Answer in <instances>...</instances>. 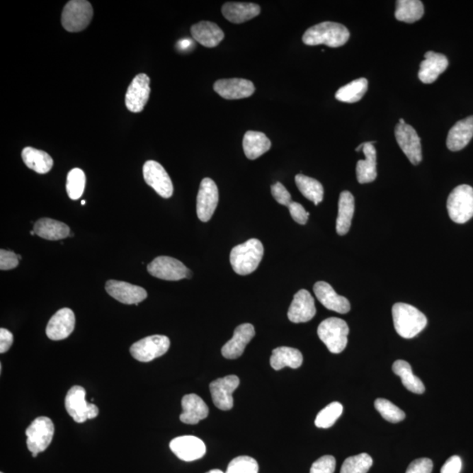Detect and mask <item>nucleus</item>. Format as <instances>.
<instances>
[{
	"mask_svg": "<svg viewBox=\"0 0 473 473\" xmlns=\"http://www.w3.org/2000/svg\"><path fill=\"white\" fill-rule=\"evenodd\" d=\"M350 38V32L345 25L337 22L325 21L306 30L302 42L308 46L324 44L330 47L345 45Z\"/></svg>",
	"mask_w": 473,
	"mask_h": 473,
	"instance_id": "f257e3e1",
	"label": "nucleus"
},
{
	"mask_svg": "<svg viewBox=\"0 0 473 473\" xmlns=\"http://www.w3.org/2000/svg\"><path fill=\"white\" fill-rule=\"evenodd\" d=\"M395 331L401 338H415L427 326L428 320L423 312L412 305L398 302L392 309Z\"/></svg>",
	"mask_w": 473,
	"mask_h": 473,
	"instance_id": "f03ea898",
	"label": "nucleus"
},
{
	"mask_svg": "<svg viewBox=\"0 0 473 473\" xmlns=\"http://www.w3.org/2000/svg\"><path fill=\"white\" fill-rule=\"evenodd\" d=\"M264 255V247L260 240L251 239L232 249L230 261L232 268L239 275L253 273L260 265Z\"/></svg>",
	"mask_w": 473,
	"mask_h": 473,
	"instance_id": "7ed1b4c3",
	"label": "nucleus"
},
{
	"mask_svg": "<svg viewBox=\"0 0 473 473\" xmlns=\"http://www.w3.org/2000/svg\"><path fill=\"white\" fill-rule=\"evenodd\" d=\"M349 327L346 321L331 317L321 321L317 329L321 341L331 353L338 354L346 349L348 343Z\"/></svg>",
	"mask_w": 473,
	"mask_h": 473,
	"instance_id": "20e7f679",
	"label": "nucleus"
},
{
	"mask_svg": "<svg viewBox=\"0 0 473 473\" xmlns=\"http://www.w3.org/2000/svg\"><path fill=\"white\" fill-rule=\"evenodd\" d=\"M447 210L450 220L465 224L473 217V188L467 184L454 188L447 199Z\"/></svg>",
	"mask_w": 473,
	"mask_h": 473,
	"instance_id": "39448f33",
	"label": "nucleus"
},
{
	"mask_svg": "<svg viewBox=\"0 0 473 473\" xmlns=\"http://www.w3.org/2000/svg\"><path fill=\"white\" fill-rule=\"evenodd\" d=\"M93 8L85 0H72L66 4L62 13V25L70 33L83 31L90 25Z\"/></svg>",
	"mask_w": 473,
	"mask_h": 473,
	"instance_id": "423d86ee",
	"label": "nucleus"
},
{
	"mask_svg": "<svg viewBox=\"0 0 473 473\" xmlns=\"http://www.w3.org/2000/svg\"><path fill=\"white\" fill-rule=\"evenodd\" d=\"M86 391L81 386H74L65 398V408L75 422L83 423L98 416V406L90 404L85 399Z\"/></svg>",
	"mask_w": 473,
	"mask_h": 473,
	"instance_id": "0eeeda50",
	"label": "nucleus"
},
{
	"mask_svg": "<svg viewBox=\"0 0 473 473\" xmlns=\"http://www.w3.org/2000/svg\"><path fill=\"white\" fill-rule=\"evenodd\" d=\"M55 433L54 423L47 417L36 418L25 431L28 448L36 457L50 446Z\"/></svg>",
	"mask_w": 473,
	"mask_h": 473,
	"instance_id": "6e6552de",
	"label": "nucleus"
},
{
	"mask_svg": "<svg viewBox=\"0 0 473 473\" xmlns=\"http://www.w3.org/2000/svg\"><path fill=\"white\" fill-rule=\"evenodd\" d=\"M147 271L151 275L165 280H180L190 279L192 273L190 269L175 258L159 256L147 266Z\"/></svg>",
	"mask_w": 473,
	"mask_h": 473,
	"instance_id": "1a4fd4ad",
	"label": "nucleus"
},
{
	"mask_svg": "<svg viewBox=\"0 0 473 473\" xmlns=\"http://www.w3.org/2000/svg\"><path fill=\"white\" fill-rule=\"evenodd\" d=\"M170 346V340L166 336H149L131 346L130 353L135 360L139 362H150L155 358L161 357L168 352Z\"/></svg>",
	"mask_w": 473,
	"mask_h": 473,
	"instance_id": "9d476101",
	"label": "nucleus"
},
{
	"mask_svg": "<svg viewBox=\"0 0 473 473\" xmlns=\"http://www.w3.org/2000/svg\"><path fill=\"white\" fill-rule=\"evenodd\" d=\"M395 139L406 157L413 165H418L423 160L421 139L416 131L408 124H397L394 130Z\"/></svg>",
	"mask_w": 473,
	"mask_h": 473,
	"instance_id": "9b49d317",
	"label": "nucleus"
},
{
	"mask_svg": "<svg viewBox=\"0 0 473 473\" xmlns=\"http://www.w3.org/2000/svg\"><path fill=\"white\" fill-rule=\"evenodd\" d=\"M143 176L147 186L153 188L161 198L172 197L173 187L171 178L159 162L147 161L143 166Z\"/></svg>",
	"mask_w": 473,
	"mask_h": 473,
	"instance_id": "f8f14e48",
	"label": "nucleus"
},
{
	"mask_svg": "<svg viewBox=\"0 0 473 473\" xmlns=\"http://www.w3.org/2000/svg\"><path fill=\"white\" fill-rule=\"evenodd\" d=\"M219 188L213 180L205 178L202 181L197 198V213L202 222L212 219L219 203Z\"/></svg>",
	"mask_w": 473,
	"mask_h": 473,
	"instance_id": "ddd939ff",
	"label": "nucleus"
},
{
	"mask_svg": "<svg viewBox=\"0 0 473 473\" xmlns=\"http://www.w3.org/2000/svg\"><path fill=\"white\" fill-rule=\"evenodd\" d=\"M151 92L150 79L146 74H139L132 81L125 94V106L132 113H140L145 108Z\"/></svg>",
	"mask_w": 473,
	"mask_h": 473,
	"instance_id": "4468645a",
	"label": "nucleus"
},
{
	"mask_svg": "<svg viewBox=\"0 0 473 473\" xmlns=\"http://www.w3.org/2000/svg\"><path fill=\"white\" fill-rule=\"evenodd\" d=\"M239 379L235 375H229L224 378L217 379L210 383V390L212 394L213 404L217 409L230 410L234 406L232 394L238 389Z\"/></svg>",
	"mask_w": 473,
	"mask_h": 473,
	"instance_id": "2eb2a0df",
	"label": "nucleus"
},
{
	"mask_svg": "<svg viewBox=\"0 0 473 473\" xmlns=\"http://www.w3.org/2000/svg\"><path fill=\"white\" fill-rule=\"evenodd\" d=\"M169 447L179 460L186 462L200 460L206 453L205 443L194 435H183L173 439Z\"/></svg>",
	"mask_w": 473,
	"mask_h": 473,
	"instance_id": "dca6fc26",
	"label": "nucleus"
},
{
	"mask_svg": "<svg viewBox=\"0 0 473 473\" xmlns=\"http://www.w3.org/2000/svg\"><path fill=\"white\" fill-rule=\"evenodd\" d=\"M106 290L110 297L124 304L138 305L147 297V291L143 287L120 280H108Z\"/></svg>",
	"mask_w": 473,
	"mask_h": 473,
	"instance_id": "f3484780",
	"label": "nucleus"
},
{
	"mask_svg": "<svg viewBox=\"0 0 473 473\" xmlns=\"http://www.w3.org/2000/svg\"><path fill=\"white\" fill-rule=\"evenodd\" d=\"M315 301L309 291L301 290L295 295L288 309L287 317L292 323H307L316 316Z\"/></svg>",
	"mask_w": 473,
	"mask_h": 473,
	"instance_id": "a211bd4d",
	"label": "nucleus"
},
{
	"mask_svg": "<svg viewBox=\"0 0 473 473\" xmlns=\"http://www.w3.org/2000/svg\"><path fill=\"white\" fill-rule=\"evenodd\" d=\"M75 314L69 308L58 310L47 324L46 334L54 341L67 338L75 329Z\"/></svg>",
	"mask_w": 473,
	"mask_h": 473,
	"instance_id": "6ab92c4d",
	"label": "nucleus"
},
{
	"mask_svg": "<svg viewBox=\"0 0 473 473\" xmlns=\"http://www.w3.org/2000/svg\"><path fill=\"white\" fill-rule=\"evenodd\" d=\"M214 91L220 97L232 101L251 97L254 93L255 87L251 81L246 79H220L214 84Z\"/></svg>",
	"mask_w": 473,
	"mask_h": 473,
	"instance_id": "aec40b11",
	"label": "nucleus"
},
{
	"mask_svg": "<svg viewBox=\"0 0 473 473\" xmlns=\"http://www.w3.org/2000/svg\"><path fill=\"white\" fill-rule=\"evenodd\" d=\"M254 336L255 330L253 324H240L235 329L234 337L222 347V355L229 360L239 358Z\"/></svg>",
	"mask_w": 473,
	"mask_h": 473,
	"instance_id": "412c9836",
	"label": "nucleus"
},
{
	"mask_svg": "<svg viewBox=\"0 0 473 473\" xmlns=\"http://www.w3.org/2000/svg\"><path fill=\"white\" fill-rule=\"evenodd\" d=\"M314 293L325 308L339 314H346L351 310L348 299L336 293L330 284L319 282L314 285Z\"/></svg>",
	"mask_w": 473,
	"mask_h": 473,
	"instance_id": "4be33fe9",
	"label": "nucleus"
},
{
	"mask_svg": "<svg viewBox=\"0 0 473 473\" xmlns=\"http://www.w3.org/2000/svg\"><path fill=\"white\" fill-rule=\"evenodd\" d=\"M424 60L421 62L418 73L419 79L423 84H432L448 68L449 61L445 55L428 51L424 55Z\"/></svg>",
	"mask_w": 473,
	"mask_h": 473,
	"instance_id": "5701e85b",
	"label": "nucleus"
},
{
	"mask_svg": "<svg viewBox=\"0 0 473 473\" xmlns=\"http://www.w3.org/2000/svg\"><path fill=\"white\" fill-rule=\"evenodd\" d=\"M375 142L362 143L357 147L358 152L363 151L365 160L358 161L356 167L358 182L361 184L372 183L377 177V153L375 146Z\"/></svg>",
	"mask_w": 473,
	"mask_h": 473,
	"instance_id": "b1692460",
	"label": "nucleus"
},
{
	"mask_svg": "<svg viewBox=\"0 0 473 473\" xmlns=\"http://www.w3.org/2000/svg\"><path fill=\"white\" fill-rule=\"evenodd\" d=\"M473 137V116L457 121L447 136V147L452 152L465 149Z\"/></svg>",
	"mask_w": 473,
	"mask_h": 473,
	"instance_id": "393cba45",
	"label": "nucleus"
},
{
	"mask_svg": "<svg viewBox=\"0 0 473 473\" xmlns=\"http://www.w3.org/2000/svg\"><path fill=\"white\" fill-rule=\"evenodd\" d=\"M183 413L180 420L186 424H197L209 415V408L201 397L195 394H187L182 400Z\"/></svg>",
	"mask_w": 473,
	"mask_h": 473,
	"instance_id": "a878e982",
	"label": "nucleus"
},
{
	"mask_svg": "<svg viewBox=\"0 0 473 473\" xmlns=\"http://www.w3.org/2000/svg\"><path fill=\"white\" fill-rule=\"evenodd\" d=\"M191 35L195 40L205 47H215L224 38L223 30L210 21H201L192 25Z\"/></svg>",
	"mask_w": 473,
	"mask_h": 473,
	"instance_id": "bb28decb",
	"label": "nucleus"
},
{
	"mask_svg": "<svg viewBox=\"0 0 473 473\" xmlns=\"http://www.w3.org/2000/svg\"><path fill=\"white\" fill-rule=\"evenodd\" d=\"M222 13L232 23L240 24L249 21L261 13V7L253 3H225Z\"/></svg>",
	"mask_w": 473,
	"mask_h": 473,
	"instance_id": "cd10ccee",
	"label": "nucleus"
},
{
	"mask_svg": "<svg viewBox=\"0 0 473 473\" xmlns=\"http://www.w3.org/2000/svg\"><path fill=\"white\" fill-rule=\"evenodd\" d=\"M272 143L263 132L249 131L243 139V149L249 160H256L271 149Z\"/></svg>",
	"mask_w": 473,
	"mask_h": 473,
	"instance_id": "c85d7f7f",
	"label": "nucleus"
},
{
	"mask_svg": "<svg viewBox=\"0 0 473 473\" xmlns=\"http://www.w3.org/2000/svg\"><path fill=\"white\" fill-rule=\"evenodd\" d=\"M355 210L354 198L349 191H343L340 194L338 202V215L336 230L338 234L343 236L349 232Z\"/></svg>",
	"mask_w": 473,
	"mask_h": 473,
	"instance_id": "c756f323",
	"label": "nucleus"
},
{
	"mask_svg": "<svg viewBox=\"0 0 473 473\" xmlns=\"http://www.w3.org/2000/svg\"><path fill=\"white\" fill-rule=\"evenodd\" d=\"M304 361L300 351L291 347H278L273 351L270 358L271 367L276 371L288 367L297 369L301 367Z\"/></svg>",
	"mask_w": 473,
	"mask_h": 473,
	"instance_id": "7c9ffc66",
	"label": "nucleus"
},
{
	"mask_svg": "<svg viewBox=\"0 0 473 473\" xmlns=\"http://www.w3.org/2000/svg\"><path fill=\"white\" fill-rule=\"evenodd\" d=\"M34 231L37 236L47 240L64 239L70 234V229L67 224L51 219H42L37 221Z\"/></svg>",
	"mask_w": 473,
	"mask_h": 473,
	"instance_id": "2f4dec72",
	"label": "nucleus"
},
{
	"mask_svg": "<svg viewBox=\"0 0 473 473\" xmlns=\"http://www.w3.org/2000/svg\"><path fill=\"white\" fill-rule=\"evenodd\" d=\"M22 160L28 168L38 173H47L53 168L54 161L50 155L34 147H25L21 154Z\"/></svg>",
	"mask_w": 473,
	"mask_h": 473,
	"instance_id": "473e14b6",
	"label": "nucleus"
},
{
	"mask_svg": "<svg viewBox=\"0 0 473 473\" xmlns=\"http://www.w3.org/2000/svg\"><path fill=\"white\" fill-rule=\"evenodd\" d=\"M393 371L400 377L402 384L410 392L415 394H423L425 387L422 380L413 373L411 365L404 360L395 361L393 365Z\"/></svg>",
	"mask_w": 473,
	"mask_h": 473,
	"instance_id": "72a5a7b5",
	"label": "nucleus"
},
{
	"mask_svg": "<svg viewBox=\"0 0 473 473\" xmlns=\"http://www.w3.org/2000/svg\"><path fill=\"white\" fill-rule=\"evenodd\" d=\"M423 14V4L419 0H399L397 2L394 16L399 21L414 23L420 21Z\"/></svg>",
	"mask_w": 473,
	"mask_h": 473,
	"instance_id": "f704fd0d",
	"label": "nucleus"
},
{
	"mask_svg": "<svg viewBox=\"0 0 473 473\" xmlns=\"http://www.w3.org/2000/svg\"><path fill=\"white\" fill-rule=\"evenodd\" d=\"M298 190L309 201L319 205L324 199V187L319 181L299 173L295 176Z\"/></svg>",
	"mask_w": 473,
	"mask_h": 473,
	"instance_id": "c9c22d12",
	"label": "nucleus"
},
{
	"mask_svg": "<svg viewBox=\"0 0 473 473\" xmlns=\"http://www.w3.org/2000/svg\"><path fill=\"white\" fill-rule=\"evenodd\" d=\"M368 81L365 79H358L345 85L336 92L335 98L340 102L356 103L364 97L367 91Z\"/></svg>",
	"mask_w": 473,
	"mask_h": 473,
	"instance_id": "e433bc0d",
	"label": "nucleus"
},
{
	"mask_svg": "<svg viewBox=\"0 0 473 473\" xmlns=\"http://www.w3.org/2000/svg\"><path fill=\"white\" fill-rule=\"evenodd\" d=\"M85 183H86V176L82 169L76 168L70 170L66 183V190L69 198L72 200H77L82 197Z\"/></svg>",
	"mask_w": 473,
	"mask_h": 473,
	"instance_id": "4c0bfd02",
	"label": "nucleus"
},
{
	"mask_svg": "<svg viewBox=\"0 0 473 473\" xmlns=\"http://www.w3.org/2000/svg\"><path fill=\"white\" fill-rule=\"evenodd\" d=\"M372 465V458L367 453L346 458L340 473H367Z\"/></svg>",
	"mask_w": 473,
	"mask_h": 473,
	"instance_id": "58836bf2",
	"label": "nucleus"
},
{
	"mask_svg": "<svg viewBox=\"0 0 473 473\" xmlns=\"http://www.w3.org/2000/svg\"><path fill=\"white\" fill-rule=\"evenodd\" d=\"M343 413V406L338 401L332 402L325 406L323 410L319 413L315 420V424L317 428H328L334 425L337 420L341 416Z\"/></svg>",
	"mask_w": 473,
	"mask_h": 473,
	"instance_id": "ea45409f",
	"label": "nucleus"
},
{
	"mask_svg": "<svg viewBox=\"0 0 473 473\" xmlns=\"http://www.w3.org/2000/svg\"><path fill=\"white\" fill-rule=\"evenodd\" d=\"M375 406L383 418L390 423H397L405 419V413L386 399H377Z\"/></svg>",
	"mask_w": 473,
	"mask_h": 473,
	"instance_id": "a19ab883",
	"label": "nucleus"
},
{
	"mask_svg": "<svg viewBox=\"0 0 473 473\" xmlns=\"http://www.w3.org/2000/svg\"><path fill=\"white\" fill-rule=\"evenodd\" d=\"M258 465L254 458L240 456L234 458L229 464L225 473H258Z\"/></svg>",
	"mask_w": 473,
	"mask_h": 473,
	"instance_id": "79ce46f5",
	"label": "nucleus"
},
{
	"mask_svg": "<svg viewBox=\"0 0 473 473\" xmlns=\"http://www.w3.org/2000/svg\"><path fill=\"white\" fill-rule=\"evenodd\" d=\"M336 460L334 456L326 455L314 462L309 473H334Z\"/></svg>",
	"mask_w": 473,
	"mask_h": 473,
	"instance_id": "37998d69",
	"label": "nucleus"
},
{
	"mask_svg": "<svg viewBox=\"0 0 473 473\" xmlns=\"http://www.w3.org/2000/svg\"><path fill=\"white\" fill-rule=\"evenodd\" d=\"M271 192L273 198L280 205L290 206L292 201V198L290 192L283 186V184L277 182L271 186Z\"/></svg>",
	"mask_w": 473,
	"mask_h": 473,
	"instance_id": "c03bdc74",
	"label": "nucleus"
},
{
	"mask_svg": "<svg viewBox=\"0 0 473 473\" xmlns=\"http://www.w3.org/2000/svg\"><path fill=\"white\" fill-rule=\"evenodd\" d=\"M433 470V462L430 458H418L409 465L406 473H431Z\"/></svg>",
	"mask_w": 473,
	"mask_h": 473,
	"instance_id": "a18cd8bd",
	"label": "nucleus"
},
{
	"mask_svg": "<svg viewBox=\"0 0 473 473\" xmlns=\"http://www.w3.org/2000/svg\"><path fill=\"white\" fill-rule=\"evenodd\" d=\"M18 266V258L16 253L12 251L2 249L0 251V269L1 270H11L16 268Z\"/></svg>",
	"mask_w": 473,
	"mask_h": 473,
	"instance_id": "49530a36",
	"label": "nucleus"
},
{
	"mask_svg": "<svg viewBox=\"0 0 473 473\" xmlns=\"http://www.w3.org/2000/svg\"><path fill=\"white\" fill-rule=\"evenodd\" d=\"M290 215L299 224H305L308 222L309 212H307L304 206L301 203L292 202L288 206Z\"/></svg>",
	"mask_w": 473,
	"mask_h": 473,
	"instance_id": "de8ad7c7",
	"label": "nucleus"
},
{
	"mask_svg": "<svg viewBox=\"0 0 473 473\" xmlns=\"http://www.w3.org/2000/svg\"><path fill=\"white\" fill-rule=\"evenodd\" d=\"M462 470V460L458 456H452L445 462L441 469V473H460Z\"/></svg>",
	"mask_w": 473,
	"mask_h": 473,
	"instance_id": "09e8293b",
	"label": "nucleus"
},
{
	"mask_svg": "<svg viewBox=\"0 0 473 473\" xmlns=\"http://www.w3.org/2000/svg\"><path fill=\"white\" fill-rule=\"evenodd\" d=\"M13 342L12 332L6 329H0V353H5L11 348Z\"/></svg>",
	"mask_w": 473,
	"mask_h": 473,
	"instance_id": "8fccbe9b",
	"label": "nucleus"
},
{
	"mask_svg": "<svg viewBox=\"0 0 473 473\" xmlns=\"http://www.w3.org/2000/svg\"><path fill=\"white\" fill-rule=\"evenodd\" d=\"M194 46L195 43L193 40L188 38L179 40L178 43H177V47H178L179 50L182 51H187L190 50V47H193Z\"/></svg>",
	"mask_w": 473,
	"mask_h": 473,
	"instance_id": "3c124183",
	"label": "nucleus"
},
{
	"mask_svg": "<svg viewBox=\"0 0 473 473\" xmlns=\"http://www.w3.org/2000/svg\"><path fill=\"white\" fill-rule=\"evenodd\" d=\"M206 473H224V472H222L221 470H219V469H213V470H210V472Z\"/></svg>",
	"mask_w": 473,
	"mask_h": 473,
	"instance_id": "603ef678",
	"label": "nucleus"
},
{
	"mask_svg": "<svg viewBox=\"0 0 473 473\" xmlns=\"http://www.w3.org/2000/svg\"><path fill=\"white\" fill-rule=\"evenodd\" d=\"M399 124H401V125H406V122H405V120H404V118H400V120H399Z\"/></svg>",
	"mask_w": 473,
	"mask_h": 473,
	"instance_id": "864d4df0",
	"label": "nucleus"
},
{
	"mask_svg": "<svg viewBox=\"0 0 473 473\" xmlns=\"http://www.w3.org/2000/svg\"><path fill=\"white\" fill-rule=\"evenodd\" d=\"M30 234H31V235H35V231H31V232H30Z\"/></svg>",
	"mask_w": 473,
	"mask_h": 473,
	"instance_id": "5fc2aeb1",
	"label": "nucleus"
},
{
	"mask_svg": "<svg viewBox=\"0 0 473 473\" xmlns=\"http://www.w3.org/2000/svg\"><path fill=\"white\" fill-rule=\"evenodd\" d=\"M18 260H21V258H22L21 255H18Z\"/></svg>",
	"mask_w": 473,
	"mask_h": 473,
	"instance_id": "6e6d98bb",
	"label": "nucleus"
},
{
	"mask_svg": "<svg viewBox=\"0 0 473 473\" xmlns=\"http://www.w3.org/2000/svg\"><path fill=\"white\" fill-rule=\"evenodd\" d=\"M81 203H82V205H84L85 203H86V202H85V200H82V202H81Z\"/></svg>",
	"mask_w": 473,
	"mask_h": 473,
	"instance_id": "4d7b16f0",
	"label": "nucleus"
},
{
	"mask_svg": "<svg viewBox=\"0 0 473 473\" xmlns=\"http://www.w3.org/2000/svg\"><path fill=\"white\" fill-rule=\"evenodd\" d=\"M74 236L73 234H69V236Z\"/></svg>",
	"mask_w": 473,
	"mask_h": 473,
	"instance_id": "13d9d810",
	"label": "nucleus"
},
{
	"mask_svg": "<svg viewBox=\"0 0 473 473\" xmlns=\"http://www.w3.org/2000/svg\"><path fill=\"white\" fill-rule=\"evenodd\" d=\"M1 473H3V472H1Z\"/></svg>",
	"mask_w": 473,
	"mask_h": 473,
	"instance_id": "bf43d9fd",
	"label": "nucleus"
}]
</instances>
